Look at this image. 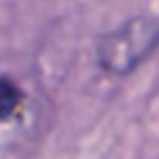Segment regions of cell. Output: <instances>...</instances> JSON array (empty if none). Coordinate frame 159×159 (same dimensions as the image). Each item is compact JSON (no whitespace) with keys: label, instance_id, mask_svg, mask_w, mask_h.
<instances>
[{"label":"cell","instance_id":"obj_2","mask_svg":"<svg viewBox=\"0 0 159 159\" xmlns=\"http://www.w3.org/2000/svg\"><path fill=\"white\" fill-rule=\"evenodd\" d=\"M22 102V92L10 77H0V122L10 119Z\"/></svg>","mask_w":159,"mask_h":159},{"label":"cell","instance_id":"obj_1","mask_svg":"<svg viewBox=\"0 0 159 159\" xmlns=\"http://www.w3.org/2000/svg\"><path fill=\"white\" fill-rule=\"evenodd\" d=\"M159 42V20L157 17H132L119 30L104 35L97 42V60L107 72L124 75L132 72Z\"/></svg>","mask_w":159,"mask_h":159}]
</instances>
